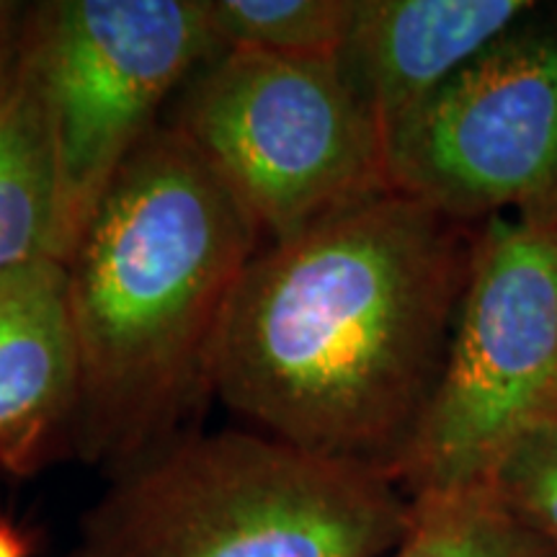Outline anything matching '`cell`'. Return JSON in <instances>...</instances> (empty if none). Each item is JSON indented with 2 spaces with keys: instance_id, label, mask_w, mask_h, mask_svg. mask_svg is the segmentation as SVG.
Segmentation results:
<instances>
[{
  "instance_id": "obj_9",
  "label": "cell",
  "mask_w": 557,
  "mask_h": 557,
  "mask_svg": "<svg viewBox=\"0 0 557 557\" xmlns=\"http://www.w3.org/2000/svg\"><path fill=\"white\" fill-rule=\"evenodd\" d=\"M532 5L534 0H354L338 67L385 139Z\"/></svg>"
},
{
  "instance_id": "obj_2",
  "label": "cell",
  "mask_w": 557,
  "mask_h": 557,
  "mask_svg": "<svg viewBox=\"0 0 557 557\" xmlns=\"http://www.w3.org/2000/svg\"><path fill=\"white\" fill-rule=\"evenodd\" d=\"M263 246L248 209L171 124L124 160L65 261L81 462L114 472L184 434Z\"/></svg>"
},
{
  "instance_id": "obj_11",
  "label": "cell",
  "mask_w": 557,
  "mask_h": 557,
  "mask_svg": "<svg viewBox=\"0 0 557 557\" xmlns=\"http://www.w3.org/2000/svg\"><path fill=\"white\" fill-rule=\"evenodd\" d=\"M410 527L387 557H557L487 483L410 498Z\"/></svg>"
},
{
  "instance_id": "obj_12",
  "label": "cell",
  "mask_w": 557,
  "mask_h": 557,
  "mask_svg": "<svg viewBox=\"0 0 557 557\" xmlns=\"http://www.w3.org/2000/svg\"><path fill=\"white\" fill-rule=\"evenodd\" d=\"M207 16L220 52L329 60L344 47L354 0H207Z\"/></svg>"
},
{
  "instance_id": "obj_5",
  "label": "cell",
  "mask_w": 557,
  "mask_h": 557,
  "mask_svg": "<svg viewBox=\"0 0 557 557\" xmlns=\"http://www.w3.org/2000/svg\"><path fill=\"white\" fill-rule=\"evenodd\" d=\"M557 418V218L483 222L447 367L395 480L410 498L487 483Z\"/></svg>"
},
{
  "instance_id": "obj_1",
  "label": "cell",
  "mask_w": 557,
  "mask_h": 557,
  "mask_svg": "<svg viewBox=\"0 0 557 557\" xmlns=\"http://www.w3.org/2000/svg\"><path fill=\"white\" fill-rule=\"evenodd\" d=\"M480 227L387 184L263 246L212 393L261 434L395 478L447 367Z\"/></svg>"
},
{
  "instance_id": "obj_4",
  "label": "cell",
  "mask_w": 557,
  "mask_h": 557,
  "mask_svg": "<svg viewBox=\"0 0 557 557\" xmlns=\"http://www.w3.org/2000/svg\"><path fill=\"white\" fill-rule=\"evenodd\" d=\"M171 124L284 243L387 186L385 139L338 60L225 50L181 90Z\"/></svg>"
},
{
  "instance_id": "obj_7",
  "label": "cell",
  "mask_w": 557,
  "mask_h": 557,
  "mask_svg": "<svg viewBox=\"0 0 557 557\" xmlns=\"http://www.w3.org/2000/svg\"><path fill=\"white\" fill-rule=\"evenodd\" d=\"M395 189L465 222L557 218V0L534 5L385 135Z\"/></svg>"
},
{
  "instance_id": "obj_10",
  "label": "cell",
  "mask_w": 557,
  "mask_h": 557,
  "mask_svg": "<svg viewBox=\"0 0 557 557\" xmlns=\"http://www.w3.org/2000/svg\"><path fill=\"white\" fill-rule=\"evenodd\" d=\"M60 178L39 90L24 65L0 99V276L26 263H65Z\"/></svg>"
},
{
  "instance_id": "obj_16",
  "label": "cell",
  "mask_w": 557,
  "mask_h": 557,
  "mask_svg": "<svg viewBox=\"0 0 557 557\" xmlns=\"http://www.w3.org/2000/svg\"><path fill=\"white\" fill-rule=\"evenodd\" d=\"M9 86H11V81H0V99H3V96H5V90H9Z\"/></svg>"
},
{
  "instance_id": "obj_13",
  "label": "cell",
  "mask_w": 557,
  "mask_h": 557,
  "mask_svg": "<svg viewBox=\"0 0 557 557\" xmlns=\"http://www.w3.org/2000/svg\"><path fill=\"white\" fill-rule=\"evenodd\" d=\"M487 485L557 549V418L517 438Z\"/></svg>"
},
{
  "instance_id": "obj_15",
  "label": "cell",
  "mask_w": 557,
  "mask_h": 557,
  "mask_svg": "<svg viewBox=\"0 0 557 557\" xmlns=\"http://www.w3.org/2000/svg\"><path fill=\"white\" fill-rule=\"evenodd\" d=\"M0 557H32L29 540L11 521H0Z\"/></svg>"
},
{
  "instance_id": "obj_6",
  "label": "cell",
  "mask_w": 557,
  "mask_h": 557,
  "mask_svg": "<svg viewBox=\"0 0 557 557\" xmlns=\"http://www.w3.org/2000/svg\"><path fill=\"white\" fill-rule=\"evenodd\" d=\"M214 54L207 0L34 3L21 65L50 124L67 256L165 101Z\"/></svg>"
},
{
  "instance_id": "obj_14",
  "label": "cell",
  "mask_w": 557,
  "mask_h": 557,
  "mask_svg": "<svg viewBox=\"0 0 557 557\" xmlns=\"http://www.w3.org/2000/svg\"><path fill=\"white\" fill-rule=\"evenodd\" d=\"M34 3L0 0V81L16 78L29 39Z\"/></svg>"
},
{
  "instance_id": "obj_3",
  "label": "cell",
  "mask_w": 557,
  "mask_h": 557,
  "mask_svg": "<svg viewBox=\"0 0 557 557\" xmlns=\"http://www.w3.org/2000/svg\"><path fill=\"white\" fill-rule=\"evenodd\" d=\"M109 475L65 557H387L413 508L387 472L256 429L178 434Z\"/></svg>"
},
{
  "instance_id": "obj_8",
  "label": "cell",
  "mask_w": 557,
  "mask_h": 557,
  "mask_svg": "<svg viewBox=\"0 0 557 557\" xmlns=\"http://www.w3.org/2000/svg\"><path fill=\"white\" fill-rule=\"evenodd\" d=\"M78 351L58 259L0 276V478H29L73 455Z\"/></svg>"
}]
</instances>
